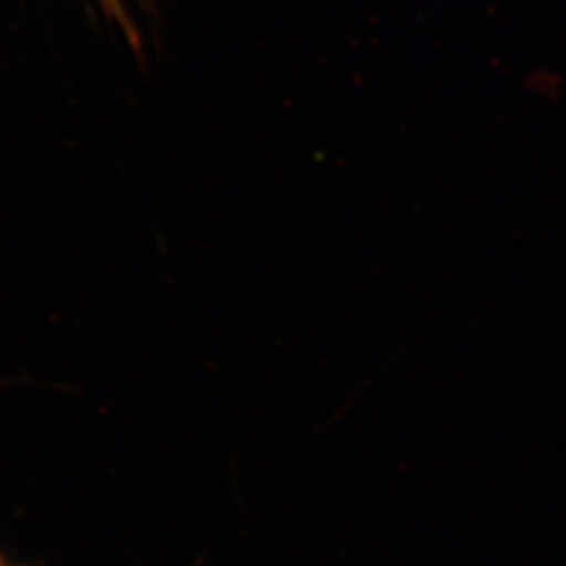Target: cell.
<instances>
[{"label":"cell","mask_w":566,"mask_h":566,"mask_svg":"<svg viewBox=\"0 0 566 566\" xmlns=\"http://www.w3.org/2000/svg\"><path fill=\"white\" fill-rule=\"evenodd\" d=\"M103 2H107V4H109V7H112V4H114V0H103Z\"/></svg>","instance_id":"1"}]
</instances>
